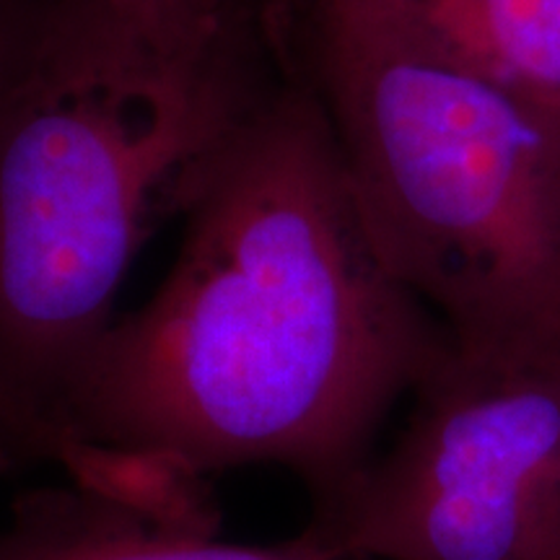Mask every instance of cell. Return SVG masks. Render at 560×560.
Listing matches in <instances>:
<instances>
[{"label": "cell", "instance_id": "obj_4", "mask_svg": "<svg viewBox=\"0 0 560 560\" xmlns=\"http://www.w3.org/2000/svg\"><path fill=\"white\" fill-rule=\"evenodd\" d=\"M382 459L312 522L342 560H560V361L450 348Z\"/></svg>", "mask_w": 560, "mask_h": 560}, {"label": "cell", "instance_id": "obj_1", "mask_svg": "<svg viewBox=\"0 0 560 560\" xmlns=\"http://www.w3.org/2000/svg\"><path fill=\"white\" fill-rule=\"evenodd\" d=\"M182 215L170 276L112 319L62 433L200 478L278 465L327 501L450 340L376 247L312 91L252 102Z\"/></svg>", "mask_w": 560, "mask_h": 560}, {"label": "cell", "instance_id": "obj_2", "mask_svg": "<svg viewBox=\"0 0 560 560\" xmlns=\"http://www.w3.org/2000/svg\"><path fill=\"white\" fill-rule=\"evenodd\" d=\"M252 102L234 37L202 58H166L107 0H60L0 104L9 400L62 433V408L109 330L132 257L161 221L182 215Z\"/></svg>", "mask_w": 560, "mask_h": 560}, {"label": "cell", "instance_id": "obj_3", "mask_svg": "<svg viewBox=\"0 0 560 560\" xmlns=\"http://www.w3.org/2000/svg\"><path fill=\"white\" fill-rule=\"evenodd\" d=\"M317 96L389 270L480 359L560 361V117L412 30L392 0H306Z\"/></svg>", "mask_w": 560, "mask_h": 560}, {"label": "cell", "instance_id": "obj_8", "mask_svg": "<svg viewBox=\"0 0 560 560\" xmlns=\"http://www.w3.org/2000/svg\"><path fill=\"white\" fill-rule=\"evenodd\" d=\"M60 0H0V104L26 73Z\"/></svg>", "mask_w": 560, "mask_h": 560}, {"label": "cell", "instance_id": "obj_7", "mask_svg": "<svg viewBox=\"0 0 560 560\" xmlns=\"http://www.w3.org/2000/svg\"><path fill=\"white\" fill-rule=\"evenodd\" d=\"M107 5L166 58H202L236 34L234 0H107Z\"/></svg>", "mask_w": 560, "mask_h": 560}, {"label": "cell", "instance_id": "obj_9", "mask_svg": "<svg viewBox=\"0 0 560 560\" xmlns=\"http://www.w3.org/2000/svg\"><path fill=\"white\" fill-rule=\"evenodd\" d=\"M68 452L70 441L58 429L19 408L0 392V472H11L34 462L66 467L62 462H68Z\"/></svg>", "mask_w": 560, "mask_h": 560}, {"label": "cell", "instance_id": "obj_5", "mask_svg": "<svg viewBox=\"0 0 560 560\" xmlns=\"http://www.w3.org/2000/svg\"><path fill=\"white\" fill-rule=\"evenodd\" d=\"M215 529L70 480L13 499L0 560H342L317 522L270 545L219 542Z\"/></svg>", "mask_w": 560, "mask_h": 560}, {"label": "cell", "instance_id": "obj_6", "mask_svg": "<svg viewBox=\"0 0 560 560\" xmlns=\"http://www.w3.org/2000/svg\"><path fill=\"white\" fill-rule=\"evenodd\" d=\"M429 45L560 117V0H392Z\"/></svg>", "mask_w": 560, "mask_h": 560}]
</instances>
